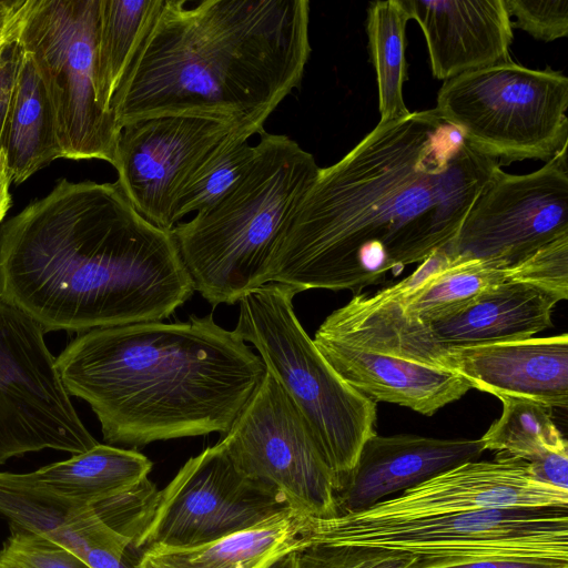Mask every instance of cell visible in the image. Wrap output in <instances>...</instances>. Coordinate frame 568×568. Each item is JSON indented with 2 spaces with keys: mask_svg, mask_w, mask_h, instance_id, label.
Instances as JSON below:
<instances>
[{
  "mask_svg": "<svg viewBox=\"0 0 568 568\" xmlns=\"http://www.w3.org/2000/svg\"><path fill=\"white\" fill-rule=\"evenodd\" d=\"M523 282L557 302L568 297V235L559 237L521 260Z\"/></svg>",
  "mask_w": 568,
  "mask_h": 568,
  "instance_id": "cell-32",
  "label": "cell"
},
{
  "mask_svg": "<svg viewBox=\"0 0 568 568\" xmlns=\"http://www.w3.org/2000/svg\"><path fill=\"white\" fill-rule=\"evenodd\" d=\"M290 509L281 494L243 475L220 442L187 459L159 490L149 523L130 547H196Z\"/></svg>",
  "mask_w": 568,
  "mask_h": 568,
  "instance_id": "cell-12",
  "label": "cell"
},
{
  "mask_svg": "<svg viewBox=\"0 0 568 568\" xmlns=\"http://www.w3.org/2000/svg\"><path fill=\"white\" fill-rule=\"evenodd\" d=\"M98 444L71 403L44 331L0 296V464L45 448L78 455Z\"/></svg>",
  "mask_w": 568,
  "mask_h": 568,
  "instance_id": "cell-10",
  "label": "cell"
},
{
  "mask_svg": "<svg viewBox=\"0 0 568 568\" xmlns=\"http://www.w3.org/2000/svg\"><path fill=\"white\" fill-rule=\"evenodd\" d=\"M21 54L22 49L16 39L0 55V149Z\"/></svg>",
  "mask_w": 568,
  "mask_h": 568,
  "instance_id": "cell-36",
  "label": "cell"
},
{
  "mask_svg": "<svg viewBox=\"0 0 568 568\" xmlns=\"http://www.w3.org/2000/svg\"><path fill=\"white\" fill-rule=\"evenodd\" d=\"M258 134L256 159L236 186L171 230L194 291L213 306L265 284L274 248L321 169L288 136Z\"/></svg>",
  "mask_w": 568,
  "mask_h": 568,
  "instance_id": "cell-5",
  "label": "cell"
},
{
  "mask_svg": "<svg viewBox=\"0 0 568 568\" xmlns=\"http://www.w3.org/2000/svg\"><path fill=\"white\" fill-rule=\"evenodd\" d=\"M400 1L424 33L435 78L511 61L513 22L504 0Z\"/></svg>",
  "mask_w": 568,
  "mask_h": 568,
  "instance_id": "cell-18",
  "label": "cell"
},
{
  "mask_svg": "<svg viewBox=\"0 0 568 568\" xmlns=\"http://www.w3.org/2000/svg\"><path fill=\"white\" fill-rule=\"evenodd\" d=\"M557 303L532 285L507 281L427 326L444 346L525 339L552 325L551 314Z\"/></svg>",
  "mask_w": 568,
  "mask_h": 568,
  "instance_id": "cell-21",
  "label": "cell"
},
{
  "mask_svg": "<svg viewBox=\"0 0 568 568\" xmlns=\"http://www.w3.org/2000/svg\"><path fill=\"white\" fill-rule=\"evenodd\" d=\"M312 544L359 545L432 558H568V507L485 509L407 519L307 517Z\"/></svg>",
  "mask_w": 568,
  "mask_h": 568,
  "instance_id": "cell-8",
  "label": "cell"
},
{
  "mask_svg": "<svg viewBox=\"0 0 568 568\" xmlns=\"http://www.w3.org/2000/svg\"><path fill=\"white\" fill-rule=\"evenodd\" d=\"M410 568H568V558L556 557H417Z\"/></svg>",
  "mask_w": 568,
  "mask_h": 568,
  "instance_id": "cell-34",
  "label": "cell"
},
{
  "mask_svg": "<svg viewBox=\"0 0 568 568\" xmlns=\"http://www.w3.org/2000/svg\"><path fill=\"white\" fill-rule=\"evenodd\" d=\"M307 0H162L111 101L122 126L199 116L257 132L301 84Z\"/></svg>",
  "mask_w": 568,
  "mask_h": 568,
  "instance_id": "cell-3",
  "label": "cell"
},
{
  "mask_svg": "<svg viewBox=\"0 0 568 568\" xmlns=\"http://www.w3.org/2000/svg\"><path fill=\"white\" fill-rule=\"evenodd\" d=\"M162 0H99L95 71L98 95L109 112L134 54Z\"/></svg>",
  "mask_w": 568,
  "mask_h": 568,
  "instance_id": "cell-25",
  "label": "cell"
},
{
  "mask_svg": "<svg viewBox=\"0 0 568 568\" xmlns=\"http://www.w3.org/2000/svg\"><path fill=\"white\" fill-rule=\"evenodd\" d=\"M410 20L400 0L374 1L367 8L368 52L375 69L379 122L407 115L403 97L407 78L406 24Z\"/></svg>",
  "mask_w": 568,
  "mask_h": 568,
  "instance_id": "cell-27",
  "label": "cell"
},
{
  "mask_svg": "<svg viewBox=\"0 0 568 568\" xmlns=\"http://www.w3.org/2000/svg\"><path fill=\"white\" fill-rule=\"evenodd\" d=\"M416 558L369 546L312 544L296 551L295 568H410Z\"/></svg>",
  "mask_w": 568,
  "mask_h": 568,
  "instance_id": "cell-30",
  "label": "cell"
},
{
  "mask_svg": "<svg viewBox=\"0 0 568 568\" xmlns=\"http://www.w3.org/2000/svg\"><path fill=\"white\" fill-rule=\"evenodd\" d=\"M0 514L10 525L57 542L92 568H119L131 545L92 505L50 493L24 474L0 471Z\"/></svg>",
  "mask_w": 568,
  "mask_h": 568,
  "instance_id": "cell-20",
  "label": "cell"
},
{
  "mask_svg": "<svg viewBox=\"0 0 568 568\" xmlns=\"http://www.w3.org/2000/svg\"><path fill=\"white\" fill-rule=\"evenodd\" d=\"M239 128L199 116H158L126 124L116 144L115 182L143 217L171 231L183 184L207 153Z\"/></svg>",
  "mask_w": 568,
  "mask_h": 568,
  "instance_id": "cell-14",
  "label": "cell"
},
{
  "mask_svg": "<svg viewBox=\"0 0 568 568\" xmlns=\"http://www.w3.org/2000/svg\"><path fill=\"white\" fill-rule=\"evenodd\" d=\"M307 516L293 509L248 529L190 548L153 547L135 552L136 568H267L307 547L303 528Z\"/></svg>",
  "mask_w": 568,
  "mask_h": 568,
  "instance_id": "cell-22",
  "label": "cell"
},
{
  "mask_svg": "<svg viewBox=\"0 0 568 568\" xmlns=\"http://www.w3.org/2000/svg\"><path fill=\"white\" fill-rule=\"evenodd\" d=\"M260 132L239 128L224 138L190 174L173 209V222L210 209L244 178L257 155V145L250 139Z\"/></svg>",
  "mask_w": 568,
  "mask_h": 568,
  "instance_id": "cell-28",
  "label": "cell"
},
{
  "mask_svg": "<svg viewBox=\"0 0 568 568\" xmlns=\"http://www.w3.org/2000/svg\"><path fill=\"white\" fill-rule=\"evenodd\" d=\"M313 342L344 382L375 403L396 404L430 416L471 389L457 373L395 351L317 335Z\"/></svg>",
  "mask_w": 568,
  "mask_h": 568,
  "instance_id": "cell-17",
  "label": "cell"
},
{
  "mask_svg": "<svg viewBox=\"0 0 568 568\" xmlns=\"http://www.w3.org/2000/svg\"><path fill=\"white\" fill-rule=\"evenodd\" d=\"M70 395L85 400L109 445L225 435L266 368L212 316L80 333L55 358Z\"/></svg>",
  "mask_w": 568,
  "mask_h": 568,
  "instance_id": "cell-4",
  "label": "cell"
},
{
  "mask_svg": "<svg viewBox=\"0 0 568 568\" xmlns=\"http://www.w3.org/2000/svg\"><path fill=\"white\" fill-rule=\"evenodd\" d=\"M295 555L296 551L284 555L272 562L267 568H295Z\"/></svg>",
  "mask_w": 568,
  "mask_h": 568,
  "instance_id": "cell-39",
  "label": "cell"
},
{
  "mask_svg": "<svg viewBox=\"0 0 568 568\" xmlns=\"http://www.w3.org/2000/svg\"><path fill=\"white\" fill-rule=\"evenodd\" d=\"M568 79L513 61L446 80L434 108L476 150L500 165L548 161L568 142Z\"/></svg>",
  "mask_w": 568,
  "mask_h": 568,
  "instance_id": "cell-7",
  "label": "cell"
},
{
  "mask_svg": "<svg viewBox=\"0 0 568 568\" xmlns=\"http://www.w3.org/2000/svg\"><path fill=\"white\" fill-rule=\"evenodd\" d=\"M565 235L567 145L528 174H509L498 168L446 250L460 258L514 264Z\"/></svg>",
  "mask_w": 568,
  "mask_h": 568,
  "instance_id": "cell-13",
  "label": "cell"
},
{
  "mask_svg": "<svg viewBox=\"0 0 568 568\" xmlns=\"http://www.w3.org/2000/svg\"><path fill=\"white\" fill-rule=\"evenodd\" d=\"M527 463L537 480L568 490V445L549 450Z\"/></svg>",
  "mask_w": 568,
  "mask_h": 568,
  "instance_id": "cell-35",
  "label": "cell"
},
{
  "mask_svg": "<svg viewBox=\"0 0 568 568\" xmlns=\"http://www.w3.org/2000/svg\"><path fill=\"white\" fill-rule=\"evenodd\" d=\"M119 568H136L135 552L130 546L124 551Z\"/></svg>",
  "mask_w": 568,
  "mask_h": 568,
  "instance_id": "cell-40",
  "label": "cell"
},
{
  "mask_svg": "<svg viewBox=\"0 0 568 568\" xmlns=\"http://www.w3.org/2000/svg\"><path fill=\"white\" fill-rule=\"evenodd\" d=\"M152 466V462L136 449L98 444L70 459L24 475L50 493L94 506L140 485Z\"/></svg>",
  "mask_w": 568,
  "mask_h": 568,
  "instance_id": "cell-24",
  "label": "cell"
},
{
  "mask_svg": "<svg viewBox=\"0 0 568 568\" xmlns=\"http://www.w3.org/2000/svg\"><path fill=\"white\" fill-rule=\"evenodd\" d=\"M513 28L550 42L568 34V0H504Z\"/></svg>",
  "mask_w": 568,
  "mask_h": 568,
  "instance_id": "cell-33",
  "label": "cell"
},
{
  "mask_svg": "<svg viewBox=\"0 0 568 568\" xmlns=\"http://www.w3.org/2000/svg\"><path fill=\"white\" fill-rule=\"evenodd\" d=\"M10 530L0 549V568H92L54 541L13 525Z\"/></svg>",
  "mask_w": 568,
  "mask_h": 568,
  "instance_id": "cell-31",
  "label": "cell"
},
{
  "mask_svg": "<svg viewBox=\"0 0 568 568\" xmlns=\"http://www.w3.org/2000/svg\"><path fill=\"white\" fill-rule=\"evenodd\" d=\"M479 439H440L412 434L372 436L345 484L335 494L337 515L371 508L460 464L477 460Z\"/></svg>",
  "mask_w": 568,
  "mask_h": 568,
  "instance_id": "cell-19",
  "label": "cell"
},
{
  "mask_svg": "<svg viewBox=\"0 0 568 568\" xmlns=\"http://www.w3.org/2000/svg\"><path fill=\"white\" fill-rule=\"evenodd\" d=\"M444 366L471 388L526 398L548 408L568 406V335L447 346Z\"/></svg>",
  "mask_w": 568,
  "mask_h": 568,
  "instance_id": "cell-16",
  "label": "cell"
},
{
  "mask_svg": "<svg viewBox=\"0 0 568 568\" xmlns=\"http://www.w3.org/2000/svg\"><path fill=\"white\" fill-rule=\"evenodd\" d=\"M221 443L243 475L281 494L293 510L337 516L333 474L305 419L267 371Z\"/></svg>",
  "mask_w": 568,
  "mask_h": 568,
  "instance_id": "cell-11",
  "label": "cell"
},
{
  "mask_svg": "<svg viewBox=\"0 0 568 568\" xmlns=\"http://www.w3.org/2000/svg\"><path fill=\"white\" fill-rule=\"evenodd\" d=\"M98 20L99 0H29L17 41L45 87L63 158L113 165L120 128L98 95Z\"/></svg>",
  "mask_w": 568,
  "mask_h": 568,
  "instance_id": "cell-9",
  "label": "cell"
},
{
  "mask_svg": "<svg viewBox=\"0 0 568 568\" xmlns=\"http://www.w3.org/2000/svg\"><path fill=\"white\" fill-rule=\"evenodd\" d=\"M193 293L172 232L116 182L62 179L0 225V296L44 333L161 322Z\"/></svg>",
  "mask_w": 568,
  "mask_h": 568,
  "instance_id": "cell-2",
  "label": "cell"
},
{
  "mask_svg": "<svg viewBox=\"0 0 568 568\" xmlns=\"http://www.w3.org/2000/svg\"><path fill=\"white\" fill-rule=\"evenodd\" d=\"M498 168L435 109L378 122L320 169L274 248L265 284L354 290L420 264L455 239Z\"/></svg>",
  "mask_w": 568,
  "mask_h": 568,
  "instance_id": "cell-1",
  "label": "cell"
},
{
  "mask_svg": "<svg viewBox=\"0 0 568 568\" xmlns=\"http://www.w3.org/2000/svg\"><path fill=\"white\" fill-rule=\"evenodd\" d=\"M29 0H0V55L16 41Z\"/></svg>",
  "mask_w": 568,
  "mask_h": 568,
  "instance_id": "cell-37",
  "label": "cell"
},
{
  "mask_svg": "<svg viewBox=\"0 0 568 568\" xmlns=\"http://www.w3.org/2000/svg\"><path fill=\"white\" fill-rule=\"evenodd\" d=\"M501 415L481 436L484 449L531 462L542 454L567 446L550 410L536 402L504 396Z\"/></svg>",
  "mask_w": 568,
  "mask_h": 568,
  "instance_id": "cell-29",
  "label": "cell"
},
{
  "mask_svg": "<svg viewBox=\"0 0 568 568\" xmlns=\"http://www.w3.org/2000/svg\"><path fill=\"white\" fill-rule=\"evenodd\" d=\"M10 183L11 178L7 166L6 156L2 149H0V224L11 206V195L9 191Z\"/></svg>",
  "mask_w": 568,
  "mask_h": 568,
  "instance_id": "cell-38",
  "label": "cell"
},
{
  "mask_svg": "<svg viewBox=\"0 0 568 568\" xmlns=\"http://www.w3.org/2000/svg\"><path fill=\"white\" fill-rule=\"evenodd\" d=\"M296 294L278 283L248 292L239 301L234 332L258 351L266 371L305 419L336 494L376 434V403L344 382L322 356L295 315Z\"/></svg>",
  "mask_w": 568,
  "mask_h": 568,
  "instance_id": "cell-6",
  "label": "cell"
},
{
  "mask_svg": "<svg viewBox=\"0 0 568 568\" xmlns=\"http://www.w3.org/2000/svg\"><path fill=\"white\" fill-rule=\"evenodd\" d=\"M516 266L501 260H454L409 295H400L394 285L406 315L422 323L447 316L485 291L507 281L515 282Z\"/></svg>",
  "mask_w": 568,
  "mask_h": 568,
  "instance_id": "cell-26",
  "label": "cell"
},
{
  "mask_svg": "<svg viewBox=\"0 0 568 568\" xmlns=\"http://www.w3.org/2000/svg\"><path fill=\"white\" fill-rule=\"evenodd\" d=\"M1 149L11 182L17 184L54 160L63 158L49 95L33 60L23 50Z\"/></svg>",
  "mask_w": 568,
  "mask_h": 568,
  "instance_id": "cell-23",
  "label": "cell"
},
{
  "mask_svg": "<svg viewBox=\"0 0 568 568\" xmlns=\"http://www.w3.org/2000/svg\"><path fill=\"white\" fill-rule=\"evenodd\" d=\"M542 507H568V490L537 480L527 462L498 454L493 460L460 464L404 490L398 497L347 514L362 519H407Z\"/></svg>",
  "mask_w": 568,
  "mask_h": 568,
  "instance_id": "cell-15",
  "label": "cell"
}]
</instances>
